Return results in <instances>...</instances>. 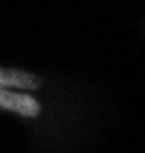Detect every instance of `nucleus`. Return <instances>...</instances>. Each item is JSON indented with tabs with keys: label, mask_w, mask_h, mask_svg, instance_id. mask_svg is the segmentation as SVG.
<instances>
[{
	"label": "nucleus",
	"mask_w": 145,
	"mask_h": 153,
	"mask_svg": "<svg viewBox=\"0 0 145 153\" xmlns=\"http://www.w3.org/2000/svg\"><path fill=\"white\" fill-rule=\"evenodd\" d=\"M41 86V80L22 69L0 67V108L13 112L24 119H35L41 114V106L33 95L20 93V91H35Z\"/></svg>",
	"instance_id": "obj_1"
}]
</instances>
